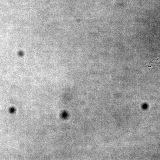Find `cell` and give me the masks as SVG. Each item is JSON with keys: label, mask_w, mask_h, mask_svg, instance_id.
<instances>
[{"label": "cell", "mask_w": 160, "mask_h": 160, "mask_svg": "<svg viewBox=\"0 0 160 160\" xmlns=\"http://www.w3.org/2000/svg\"><path fill=\"white\" fill-rule=\"evenodd\" d=\"M159 65H160V57L157 58L153 59L149 63L150 67H154V66H159Z\"/></svg>", "instance_id": "6da1fadb"}]
</instances>
